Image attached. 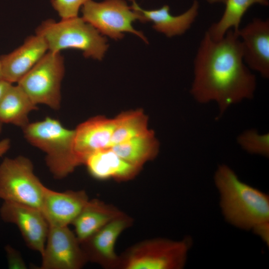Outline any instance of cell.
I'll return each instance as SVG.
<instances>
[{"instance_id":"cell-1","label":"cell","mask_w":269,"mask_h":269,"mask_svg":"<svg viewBox=\"0 0 269 269\" xmlns=\"http://www.w3.org/2000/svg\"><path fill=\"white\" fill-rule=\"evenodd\" d=\"M255 75L243 60L241 40L229 30L222 39L213 40L206 31L193 62L190 94L200 104L217 103L219 117L233 105L254 97Z\"/></svg>"},{"instance_id":"cell-2","label":"cell","mask_w":269,"mask_h":269,"mask_svg":"<svg viewBox=\"0 0 269 269\" xmlns=\"http://www.w3.org/2000/svg\"><path fill=\"white\" fill-rule=\"evenodd\" d=\"M220 206L227 222L238 228L255 231L269 223V197L242 181L229 166H218L214 176Z\"/></svg>"},{"instance_id":"cell-3","label":"cell","mask_w":269,"mask_h":269,"mask_svg":"<svg viewBox=\"0 0 269 269\" xmlns=\"http://www.w3.org/2000/svg\"><path fill=\"white\" fill-rule=\"evenodd\" d=\"M22 130L27 141L45 153L46 165L54 178L66 177L79 165L73 148L74 130L49 117L29 123Z\"/></svg>"},{"instance_id":"cell-4","label":"cell","mask_w":269,"mask_h":269,"mask_svg":"<svg viewBox=\"0 0 269 269\" xmlns=\"http://www.w3.org/2000/svg\"><path fill=\"white\" fill-rule=\"evenodd\" d=\"M45 41L48 51L60 52L73 48L81 50L86 58L102 60L109 45L107 39L82 17L78 16L56 21L48 19L36 29Z\"/></svg>"},{"instance_id":"cell-5","label":"cell","mask_w":269,"mask_h":269,"mask_svg":"<svg viewBox=\"0 0 269 269\" xmlns=\"http://www.w3.org/2000/svg\"><path fill=\"white\" fill-rule=\"evenodd\" d=\"M192 244L188 237L179 241L161 238L144 240L120 256L118 269H181Z\"/></svg>"},{"instance_id":"cell-6","label":"cell","mask_w":269,"mask_h":269,"mask_svg":"<svg viewBox=\"0 0 269 269\" xmlns=\"http://www.w3.org/2000/svg\"><path fill=\"white\" fill-rule=\"evenodd\" d=\"M45 187L34 172L28 158L5 157L0 164V199L41 210Z\"/></svg>"},{"instance_id":"cell-7","label":"cell","mask_w":269,"mask_h":269,"mask_svg":"<svg viewBox=\"0 0 269 269\" xmlns=\"http://www.w3.org/2000/svg\"><path fill=\"white\" fill-rule=\"evenodd\" d=\"M64 72L60 52L48 51L17 83L35 105L43 104L58 110L61 107Z\"/></svg>"},{"instance_id":"cell-8","label":"cell","mask_w":269,"mask_h":269,"mask_svg":"<svg viewBox=\"0 0 269 269\" xmlns=\"http://www.w3.org/2000/svg\"><path fill=\"white\" fill-rule=\"evenodd\" d=\"M82 6V18L102 35L118 40L123 38L124 32H131L148 43L143 33L135 30L132 25L136 20L143 22L142 15L129 6L125 0H105L99 2L88 0Z\"/></svg>"},{"instance_id":"cell-9","label":"cell","mask_w":269,"mask_h":269,"mask_svg":"<svg viewBox=\"0 0 269 269\" xmlns=\"http://www.w3.org/2000/svg\"><path fill=\"white\" fill-rule=\"evenodd\" d=\"M40 269H80L88 262L74 232L68 226H49Z\"/></svg>"},{"instance_id":"cell-10","label":"cell","mask_w":269,"mask_h":269,"mask_svg":"<svg viewBox=\"0 0 269 269\" xmlns=\"http://www.w3.org/2000/svg\"><path fill=\"white\" fill-rule=\"evenodd\" d=\"M0 216L5 222L15 225L27 246L41 255L44 251L49 225L37 208L14 202L3 201Z\"/></svg>"},{"instance_id":"cell-11","label":"cell","mask_w":269,"mask_h":269,"mask_svg":"<svg viewBox=\"0 0 269 269\" xmlns=\"http://www.w3.org/2000/svg\"><path fill=\"white\" fill-rule=\"evenodd\" d=\"M132 223V219L123 213L82 243L88 261L107 269L118 268L120 256L116 253L115 245L120 235Z\"/></svg>"},{"instance_id":"cell-12","label":"cell","mask_w":269,"mask_h":269,"mask_svg":"<svg viewBox=\"0 0 269 269\" xmlns=\"http://www.w3.org/2000/svg\"><path fill=\"white\" fill-rule=\"evenodd\" d=\"M240 39L243 60L250 70L269 78V20L254 18L237 32Z\"/></svg>"},{"instance_id":"cell-13","label":"cell","mask_w":269,"mask_h":269,"mask_svg":"<svg viewBox=\"0 0 269 269\" xmlns=\"http://www.w3.org/2000/svg\"><path fill=\"white\" fill-rule=\"evenodd\" d=\"M84 190L59 192L45 186L41 211L49 226L72 224L89 201Z\"/></svg>"},{"instance_id":"cell-14","label":"cell","mask_w":269,"mask_h":269,"mask_svg":"<svg viewBox=\"0 0 269 269\" xmlns=\"http://www.w3.org/2000/svg\"><path fill=\"white\" fill-rule=\"evenodd\" d=\"M116 119L98 116L82 123L74 130L73 151L79 165L92 153L110 147Z\"/></svg>"},{"instance_id":"cell-15","label":"cell","mask_w":269,"mask_h":269,"mask_svg":"<svg viewBox=\"0 0 269 269\" xmlns=\"http://www.w3.org/2000/svg\"><path fill=\"white\" fill-rule=\"evenodd\" d=\"M48 51L43 38L35 34L11 52L0 56L3 80L17 83Z\"/></svg>"},{"instance_id":"cell-16","label":"cell","mask_w":269,"mask_h":269,"mask_svg":"<svg viewBox=\"0 0 269 269\" xmlns=\"http://www.w3.org/2000/svg\"><path fill=\"white\" fill-rule=\"evenodd\" d=\"M131 7L140 13L143 17V22H152V27L155 30L164 34L168 37H172L184 34L191 27L198 14L199 4L197 0H194L187 10L177 16L170 13V8L167 5L158 9L145 10L134 1Z\"/></svg>"},{"instance_id":"cell-17","label":"cell","mask_w":269,"mask_h":269,"mask_svg":"<svg viewBox=\"0 0 269 269\" xmlns=\"http://www.w3.org/2000/svg\"><path fill=\"white\" fill-rule=\"evenodd\" d=\"M84 164L89 174L99 180L111 178L118 180L130 179L140 169L122 158L110 147L92 153L87 157Z\"/></svg>"},{"instance_id":"cell-18","label":"cell","mask_w":269,"mask_h":269,"mask_svg":"<svg viewBox=\"0 0 269 269\" xmlns=\"http://www.w3.org/2000/svg\"><path fill=\"white\" fill-rule=\"evenodd\" d=\"M123 212L98 199L89 200L72 224L80 243L84 242Z\"/></svg>"},{"instance_id":"cell-19","label":"cell","mask_w":269,"mask_h":269,"mask_svg":"<svg viewBox=\"0 0 269 269\" xmlns=\"http://www.w3.org/2000/svg\"><path fill=\"white\" fill-rule=\"evenodd\" d=\"M37 110L30 98L17 84H11L0 100V122L23 129L29 122L28 115Z\"/></svg>"},{"instance_id":"cell-20","label":"cell","mask_w":269,"mask_h":269,"mask_svg":"<svg viewBox=\"0 0 269 269\" xmlns=\"http://www.w3.org/2000/svg\"><path fill=\"white\" fill-rule=\"evenodd\" d=\"M127 162L139 169L157 155L159 143L153 131L146 133L110 147Z\"/></svg>"},{"instance_id":"cell-21","label":"cell","mask_w":269,"mask_h":269,"mask_svg":"<svg viewBox=\"0 0 269 269\" xmlns=\"http://www.w3.org/2000/svg\"><path fill=\"white\" fill-rule=\"evenodd\" d=\"M256 3L268 6L269 2V0H226L221 18L212 24L206 32L215 41L222 39L231 29L237 32L243 16L249 7Z\"/></svg>"},{"instance_id":"cell-22","label":"cell","mask_w":269,"mask_h":269,"mask_svg":"<svg viewBox=\"0 0 269 269\" xmlns=\"http://www.w3.org/2000/svg\"><path fill=\"white\" fill-rule=\"evenodd\" d=\"M116 126L110 147L143 134L147 128V118L141 110L123 112L116 118Z\"/></svg>"},{"instance_id":"cell-23","label":"cell","mask_w":269,"mask_h":269,"mask_svg":"<svg viewBox=\"0 0 269 269\" xmlns=\"http://www.w3.org/2000/svg\"><path fill=\"white\" fill-rule=\"evenodd\" d=\"M237 140L240 147L250 154L269 156L268 133L261 134L255 129L247 130L238 135Z\"/></svg>"},{"instance_id":"cell-24","label":"cell","mask_w":269,"mask_h":269,"mask_svg":"<svg viewBox=\"0 0 269 269\" xmlns=\"http://www.w3.org/2000/svg\"><path fill=\"white\" fill-rule=\"evenodd\" d=\"M88 0H51V4L61 19L78 16L80 8Z\"/></svg>"},{"instance_id":"cell-25","label":"cell","mask_w":269,"mask_h":269,"mask_svg":"<svg viewBox=\"0 0 269 269\" xmlns=\"http://www.w3.org/2000/svg\"><path fill=\"white\" fill-rule=\"evenodd\" d=\"M8 266L10 269H26L27 266L19 252L10 246L6 247Z\"/></svg>"},{"instance_id":"cell-26","label":"cell","mask_w":269,"mask_h":269,"mask_svg":"<svg viewBox=\"0 0 269 269\" xmlns=\"http://www.w3.org/2000/svg\"><path fill=\"white\" fill-rule=\"evenodd\" d=\"M10 140L5 138L0 140V157L5 154L10 147Z\"/></svg>"},{"instance_id":"cell-27","label":"cell","mask_w":269,"mask_h":269,"mask_svg":"<svg viewBox=\"0 0 269 269\" xmlns=\"http://www.w3.org/2000/svg\"><path fill=\"white\" fill-rule=\"evenodd\" d=\"M11 84L5 80H0V100Z\"/></svg>"},{"instance_id":"cell-28","label":"cell","mask_w":269,"mask_h":269,"mask_svg":"<svg viewBox=\"0 0 269 269\" xmlns=\"http://www.w3.org/2000/svg\"><path fill=\"white\" fill-rule=\"evenodd\" d=\"M209 3L212 4L215 3H225L226 0H206Z\"/></svg>"},{"instance_id":"cell-29","label":"cell","mask_w":269,"mask_h":269,"mask_svg":"<svg viewBox=\"0 0 269 269\" xmlns=\"http://www.w3.org/2000/svg\"><path fill=\"white\" fill-rule=\"evenodd\" d=\"M0 80H3V78H2V74L1 65H0Z\"/></svg>"},{"instance_id":"cell-30","label":"cell","mask_w":269,"mask_h":269,"mask_svg":"<svg viewBox=\"0 0 269 269\" xmlns=\"http://www.w3.org/2000/svg\"><path fill=\"white\" fill-rule=\"evenodd\" d=\"M2 124L0 122V134L2 131Z\"/></svg>"},{"instance_id":"cell-31","label":"cell","mask_w":269,"mask_h":269,"mask_svg":"<svg viewBox=\"0 0 269 269\" xmlns=\"http://www.w3.org/2000/svg\"><path fill=\"white\" fill-rule=\"evenodd\" d=\"M130 0V1H132L133 2H134V1H135V0Z\"/></svg>"}]
</instances>
